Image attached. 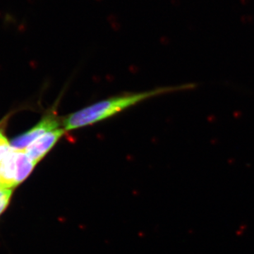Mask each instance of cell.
<instances>
[{
	"mask_svg": "<svg viewBox=\"0 0 254 254\" xmlns=\"http://www.w3.org/2000/svg\"><path fill=\"white\" fill-rule=\"evenodd\" d=\"M65 133L64 128L50 131L35 140L24 151L32 160L37 163L49 153Z\"/></svg>",
	"mask_w": 254,
	"mask_h": 254,
	"instance_id": "3",
	"label": "cell"
},
{
	"mask_svg": "<svg viewBox=\"0 0 254 254\" xmlns=\"http://www.w3.org/2000/svg\"><path fill=\"white\" fill-rule=\"evenodd\" d=\"M193 84L162 87L151 90L129 93L107 98L71 113L62 121L66 131L76 130L103 121L131 106L153 97L193 88Z\"/></svg>",
	"mask_w": 254,
	"mask_h": 254,
	"instance_id": "1",
	"label": "cell"
},
{
	"mask_svg": "<svg viewBox=\"0 0 254 254\" xmlns=\"http://www.w3.org/2000/svg\"><path fill=\"white\" fill-rule=\"evenodd\" d=\"M247 227L245 225H242L239 227V228L237 229V230L236 231V234L237 236H242V235L247 230Z\"/></svg>",
	"mask_w": 254,
	"mask_h": 254,
	"instance_id": "7",
	"label": "cell"
},
{
	"mask_svg": "<svg viewBox=\"0 0 254 254\" xmlns=\"http://www.w3.org/2000/svg\"><path fill=\"white\" fill-rule=\"evenodd\" d=\"M60 121L55 112L46 115L36 126L26 133L16 137L11 141L10 145L13 149L23 150L42 135L59 128Z\"/></svg>",
	"mask_w": 254,
	"mask_h": 254,
	"instance_id": "2",
	"label": "cell"
},
{
	"mask_svg": "<svg viewBox=\"0 0 254 254\" xmlns=\"http://www.w3.org/2000/svg\"><path fill=\"white\" fill-rule=\"evenodd\" d=\"M12 191V188L0 186V215L9 205Z\"/></svg>",
	"mask_w": 254,
	"mask_h": 254,
	"instance_id": "5",
	"label": "cell"
},
{
	"mask_svg": "<svg viewBox=\"0 0 254 254\" xmlns=\"http://www.w3.org/2000/svg\"><path fill=\"white\" fill-rule=\"evenodd\" d=\"M36 164L25 151L17 150L13 171V187L17 186L29 176Z\"/></svg>",
	"mask_w": 254,
	"mask_h": 254,
	"instance_id": "4",
	"label": "cell"
},
{
	"mask_svg": "<svg viewBox=\"0 0 254 254\" xmlns=\"http://www.w3.org/2000/svg\"><path fill=\"white\" fill-rule=\"evenodd\" d=\"M4 125L5 124L3 121L0 123V162L6 153L11 148V145L4 134Z\"/></svg>",
	"mask_w": 254,
	"mask_h": 254,
	"instance_id": "6",
	"label": "cell"
}]
</instances>
